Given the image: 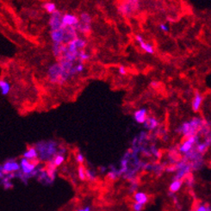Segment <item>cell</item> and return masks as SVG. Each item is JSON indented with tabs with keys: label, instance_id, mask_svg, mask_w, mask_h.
Segmentation results:
<instances>
[{
	"label": "cell",
	"instance_id": "cell-1",
	"mask_svg": "<svg viewBox=\"0 0 211 211\" xmlns=\"http://www.w3.org/2000/svg\"><path fill=\"white\" fill-rule=\"evenodd\" d=\"M47 79L52 84L62 85L66 83L68 79H71V77L68 75V73H65L61 64L59 62H56L48 67Z\"/></svg>",
	"mask_w": 211,
	"mask_h": 211
},
{
	"label": "cell",
	"instance_id": "cell-2",
	"mask_svg": "<svg viewBox=\"0 0 211 211\" xmlns=\"http://www.w3.org/2000/svg\"><path fill=\"white\" fill-rule=\"evenodd\" d=\"M204 125V121L200 117H194L190 121L184 122L181 124L177 131L183 134L184 138H188L192 135H196L200 132L201 128Z\"/></svg>",
	"mask_w": 211,
	"mask_h": 211
},
{
	"label": "cell",
	"instance_id": "cell-3",
	"mask_svg": "<svg viewBox=\"0 0 211 211\" xmlns=\"http://www.w3.org/2000/svg\"><path fill=\"white\" fill-rule=\"evenodd\" d=\"M35 148L37 150L38 155L40 154V156L42 159H51L53 156L56 155L57 143L53 141L39 142L35 146Z\"/></svg>",
	"mask_w": 211,
	"mask_h": 211
},
{
	"label": "cell",
	"instance_id": "cell-4",
	"mask_svg": "<svg viewBox=\"0 0 211 211\" xmlns=\"http://www.w3.org/2000/svg\"><path fill=\"white\" fill-rule=\"evenodd\" d=\"M141 7L140 0H122L117 5V11L123 16H131Z\"/></svg>",
	"mask_w": 211,
	"mask_h": 211
},
{
	"label": "cell",
	"instance_id": "cell-5",
	"mask_svg": "<svg viewBox=\"0 0 211 211\" xmlns=\"http://www.w3.org/2000/svg\"><path fill=\"white\" fill-rule=\"evenodd\" d=\"M38 161L37 159L35 160H29L27 159H24L23 158L21 159V162H20V169L22 170V173L24 174V175H35V168L37 166V164Z\"/></svg>",
	"mask_w": 211,
	"mask_h": 211
},
{
	"label": "cell",
	"instance_id": "cell-6",
	"mask_svg": "<svg viewBox=\"0 0 211 211\" xmlns=\"http://www.w3.org/2000/svg\"><path fill=\"white\" fill-rule=\"evenodd\" d=\"M87 45V42L81 37L73 39L66 44V50L71 53H78L80 50H84Z\"/></svg>",
	"mask_w": 211,
	"mask_h": 211
},
{
	"label": "cell",
	"instance_id": "cell-7",
	"mask_svg": "<svg viewBox=\"0 0 211 211\" xmlns=\"http://www.w3.org/2000/svg\"><path fill=\"white\" fill-rule=\"evenodd\" d=\"M197 141H198V135L197 134L190 136L188 138H185V140L181 143V145L179 146V148H178L179 152L184 154H188L190 151H191L194 145L197 143Z\"/></svg>",
	"mask_w": 211,
	"mask_h": 211
},
{
	"label": "cell",
	"instance_id": "cell-8",
	"mask_svg": "<svg viewBox=\"0 0 211 211\" xmlns=\"http://www.w3.org/2000/svg\"><path fill=\"white\" fill-rule=\"evenodd\" d=\"M79 23V16L72 13H65L62 15L61 28L65 29L66 27H76Z\"/></svg>",
	"mask_w": 211,
	"mask_h": 211
},
{
	"label": "cell",
	"instance_id": "cell-9",
	"mask_svg": "<svg viewBox=\"0 0 211 211\" xmlns=\"http://www.w3.org/2000/svg\"><path fill=\"white\" fill-rule=\"evenodd\" d=\"M61 11H56L54 13H52L50 15L49 21H48V24L51 29V30H56L61 28V18H62Z\"/></svg>",
	"mask_w": 211,
	"mask_h": 211
},
{
	"label": "cell",
	"instance_id": "cell-10",
	"mask_svg": "<svg viewBox=\"0 0 211 211\" xmlns=\"http://www.w3.org/2000/svg\"><path fill=\"white\" fill-rule=\"evenodd\" d=\"M20 170V165L15 160L13 159H9L7 161L5 162L3 165V168H2V173L4 175H7L9 173H16V172H18Z\"/></svg>",
	"mask_w": 211,
	"mask_h": 211
},
{
	"label": "cell",
	"instance_id": "cell-11",
	"mask_svg": "<svg viewBox=\"0 0 211 211\" xmlns=\"http://www.w3.org/2000/svg\"><path fill=\"white\" fill-rule=\"evenodd\" d=\"M79 37V32L75 27H66L64 29V44H67L73 39Z\"/></svg>",
	"mask_w": 211,
	"mask_h": 211
},
{
	"label": "cell",
	"instance_id": "cell-12",
	"mask_svg": "<svg viewBox=\"0 0 211 211\" xmlns=\"http://www.w3.org/2000/svg\"><path fill=\"white\" fill-rule=\"evenodd\" d=\"M134 121L137 123H140V124H143L145 123V121L146 120V118L148 117V114H147V110L146 108H141L137 110H135L134 112Z\"/></svg>",
	"mask_w": 211,
	"mask_h": 211
},
{
	"label": "cell",
	"instance_id": "cell-13",
	"mask_svg": "<svg viewBox=\"0 0 211 211\" xmlns=\"http://www.w3.org/2000/svg\"><path fill=\"white\" fill-rule=\"evenodd\" d=\"M203 103H204V96L200 92H195V95H194V97L192 99L191 103V107L193 111H199L200 109L202 107V105H203Z\"/></svg>",
	"mask_w": 211,
	"mask_h": 211
},
{
	"label": "cell",
	"instance_id": "cell-14",
	"mask_svg": "<svg viewBox=\"0 0 211 211\" xmlns=\"http://www.w3.org/2000/svg\"><path fill=\"white\" fill-rule=\"evenodd\" d=\"M50 37L53 43H64V29H59L56 30H51Z\"/></svg>",
	"mask_w": 211,
	"mask_h": 211
},
{
	"label": "cell",
	"instance_id": "cell-15",
	"mask_svg": "<svg viewBox=\"0 0 211 211\" xmlns=\"http://www.w3.org/2000/svg\"><path fill=\"white\" fill-rule=\"evenodd\" d=\"M66 49V44L64 43H53L52 45V53L54 57L58 60L61 57Z\"/></svg>",
	"mask_w": 211,
	"mask_h": 211
},
{
	"label": "cell",
	"instance_id": "cell-16",
	"mask_svg": "<svg viewBox=\"0 0 211 211\" xmlns=\"http://www.w3.org/2000/svg\"><path fill=\"white\" fill-rule=\"evenodd\" d=\"M133 199H134V203H137V204H142V205H145L148 203L149 201V196L146 195L145 192L139 191L134 193V196H133Z\"/></svg>",
	"mask_w": 211,
	"mask_h": 211
},
{
	"label": "cell",
	"instance_id": "cell-17",
	"mask_svg": "<svg viewBox=\"0 0 211 211\" xmlns=\"http://www.w3.org/2000/svg\"><path fill=\"white\" fill-rule=\"evenodd\" d=\"M38 156L39 155L38 153H37V150H36L35 146L29 147L23 154V158L27 159L29 160H35V159H37Z\"/></svg>",
	"mask_w": 211,
	"mask_h": 211
},
{
	"label": "cell",
	"instance_id": "cell-18",
	"mask_svg": "<svg viewBox=\"0 0 211 211\" xmlns=\"http://www.w3.org/2000/svg\"><path fill=\"white\" fill-rule=\"evenodd\" d=\"M143 124H144V127L146 128H147V129H149V130H154V129H156L158 127H159V121L155 117H154V116H148Z\"/></svg>",
	"mask_w": 211,
	"mask_h": 211
},
{
	"label": "cell",
	"instance_id": "cell-19",
	"mask_svg": "<svg viewBox=\"0 0 211 211\" xmlns=\"http://www.w3.org/2000/svg\"><path fill=\"white\" fill-rule=\"evenodd\" d=\"M0 91L3 96H7L11 92V84L8 81L0 79Z\"/></svg>",
	"mask_w": 211,
	"mask_h": 211
},
{
	"label": "cell",
	"instance_id": "cell-20",
	"mask_svg": "<svg viewBox=\"0 0 211 211\" xmlns=\"http://www.w3.org/2000/svg\"><path fill=\"white\" fill-rule=\"evenodd\" d=\"M182 185H183V181L181 179H175L170 184L169 191H170L171 193H176V192H177L180 190Z\"/></svg>",
	"mask_w": 211,
	"mask_h": 211
},
{
	"label": "cell",
	"instance_id": "cell-21",
	"mask_svg": "<svg viewBox=\"0 0 211 211\" xmlns=\"http://www.w3.org/2000/svg\"><path fill=\"white\" fill-rule=\"evenodd\" d=\"M79 23H83V24H86V25H92V16L90 15L87 12H82L79 16Z\"/></svg>",
	"mask_w": 211,
	"mask_h": 211
},
{
	"label": "cell",
	"instance_id": "cell-22",
	"mask_svg": "<svg viewBox=\"0 0 211 211\" xmlns=\"http://www.w3.org/2000/svg\"><path fill=\"white\" fill-rule=\"evenodd\" d=\"M139 44H140V46L141 47V49L143 50L144 52H146V53H147V54H154V52H155L154 47L153 46L151 43H149V42H146L145 41H142V42H140Z\"/></svg>",
	"mask_w": 211,
	"mask_h": 211
},
{
	"label": "cell",
	"instance_id": "cell-23",
	"mask_svg": "<svg viewBox=\"0 0 211 211\" xmlns=\"http://www.w3.org/2000/svg\"><path fill=\"white\" fill-rule=\"evenodd\" d=\"M90 59H91V55H90L85 50H80V51L79 52L77 61L79 62V63H83V64H84V62L88 61Z\"/></svg>",
	"mask_w": 211,
	"mask_h": 211
},
{
	"label": "cell",
	"instance_id": "cell-24",
	"mask_svg": "<svg viewBox=\"0 0 211 211\" xmlns=\"http://www.w3.org/2000/svg\"><path fill=\"white\" fill-rule=\"evenodd\" d=\"M42 7H43V9H44L48 14H50V15H51L52 13H54V11H57L56 4H54V3H53V2H46V3L43 4Z\"/></svg>",
	"mask_w": 211,
	"mask_h": 211
},
{
	"label": "cell",
	"instance_id": "cell-25",
	"mask_svg": "<svg viewBox=\"0 0 211 211\" xmlns=\"http://www.w3.org/2000/svg\"><path fill=\"white\" fill-rule=\"evenodd\" d=\"M210 146V144H209L207 142H203V143H197L196 144V151L200 154H204L209 148V146Z\"/></svg>",
	"mask_w": 211,
	"mask_h": 211
},
{
	"label": "cell",
	"instance_id": "cell-26",
	"mask_svg": "<svg viewBox=\"0 0 211 211\" xmlns=\"http://www.w3.org/2000/svg\"><path fill=\"white\" fill-rule=\"evenodd\" d=\"M64 161H65V156L62 154H58L54 157L52 163L57 167V166L61 165Z\"/></svg>",
	"mask_w": 211,
	"mask_h": 211
},
{
	"label": "cell",
	"instance_id": "cell-27",
	"mask_svg": "<svg viewBox=\"0 0 211 211\" xmlns=\"http://www.w3.org/2000/svg\"><path fill=\"white\" fill-rule=\"evenodd\" d=\"M78 174H79V179H81V180H85L86 179V169L84 168L83 165H80L79 166Z\"/></svg>",
	"mask_w": 211,
	"mask_h": 211
},
{
	"label": "cell",
	"instance_id": "cell-28",
	"mask_svg": "<svg viewBox=\"0 0 211 211\" xmlns=\"http://www.w3.org/2000/svg\"><path fill=\"white\" fill-rule=\"evenodd\" d=\"M73 69H74V72H75V73H76V75L77 74H79V73H81L84 70V65L83 63H78V64H76V65H73Z\"/></svg>",
	"mask_w": 211,
	"mask_h": 211
},
{
	"label": "cell",
	"instance_id": "cell-29",
	"mask_svg": "<svg viewBox=\"0 0 211 211\" xmlns=\"http://www.w3.org/2000/svg\"><path fill=\"white\" fill-rule=\"evenodd\" d=\"M143 208H144V205L137 204V203H134V204H132V209H133V211H142Z\"/></svg>",
	"mask_w": 211,
	"mask_h": 211
},
{
	"label": "cell",
	"instance_id": "cell-30",
	"mask_svg": "<svg viewBox=\"0 0 211 211\" xmlns=\"http://www.w3.org/2000/svg\"><path fill=\"white\" fill-rule=\"evenodd\" d=\"M76 160H77V162L79 164V165H83V163L84 162V155L82 154H80V153L77 154V155H76Z\"/></svg>",
	"mask_w": 211,
	"mask_h": 211
},
{
	"label": "cell",
	"instance_id": "cell-31",
	"mask_svg": "<svg viewBox=\"0 0 211 211\" xmlns=\"http://www.w3.org/2000/svg\"><path fill=\"white\" fill-rule=\"evenodd\" d=\"M159 29L165 33H167L169 31V26L166 23H160L159 24Z\"/></svg>",
	"mask_w": 211,
	"mask_h": 211
},
{
	"label": "cell",
	"instance_id": "cell-32",
	"mask_svg": "<svg viewBox=\"0 0 211 211\" xmlns=\"http://www.w3.org/2000/svg\"><path fill=\"white\" fill-rule=\"evenodd\" d=\"M118 73H119L121 75H126L127 68L124 66V65H120L119 67H118Z\"/></svg>",
	"mask_w": 211,
	"mask_h": 211
},
{
	"label": "cell",
	"instance_id": "cell-33",
	"mask_svg": "<svg viewBox=\"0 0 211 211\" xmlns=\"http://www.w3.org/2000/svg\"><path fill=\"white\" fill-rule=\"evenodd\" d=\"M196 211H207V209H206V206H205V205L201 204V205H199L198 207L196 208Z\"/></svg>",
	"mask_w": 211,
	"mask_h": 211
},
{
	"label": "cell",
	"instance_id": "cell-34",
	"mask_svg": "<svg viewBox=\"0 0 211 211\" xmlns=\"http://www.w3.org/2000/svg\"><path fill=\"white\" fill-rule=\"evenodd\" d=\"M151 86L154 87V88H158V87L160 86V83H159V82H157V81H153V82L151 83Z\"/></svg>",
	"mask_w": 211,
	"mask_h": 211
},
{
	"label": "cell",
	"instance_id": "cell-35",
	"mask_svg": "<svg viewBox=\"0 0 211 211\" xmlns=\"http://www.w3.org/2000/svg\"><path fill=\"white\" fill-rule=\"evenodd\" d=\"M77 211H91V209H90V207H85L84 209H79Z\"/></svg>",
	"mask_w": 211,
	"mask_h": 211
},
{
	"label": "cell",
	"instance_id": "cell-36",
	"mask_svg": "<svg viewBox=\"0 0 211 211\" xmlns=\"http://www.w3.org/2000/svg\"><path fill=\"white\" fill-rule=\"evenodd\" d=\"M7 184H10V183H7ZM10 186H11V185H10ZM5 188L8 189V185H6V186H5Z\"/></svg>",
	"mask_w": 211,
	"mask_h": 211
}]
</instances>
